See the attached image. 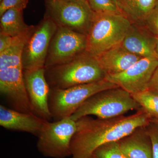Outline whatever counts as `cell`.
Returning <instances> with one entry per match:
<instances>
[{
  "label": "cell",
  "mask_w": 158,
  "mask_h": 158,
  "mask_svg": "<svg viewBox=\"0 0 158 158\" xmlns=\"http://www.w3.org/2000/svg\"><path fill=\"white\" fill-rule=\"evenodd\" d=\"M13 37L0 32V54L7 49L11 45Z\"/></svg>",
  "instance_id": "26"
},
{
  "label": "cell",
  "mask_w": 158,
  "mask_h": 158,
  "mask_svg": "<svg viewBox=\"0 0 158 158\" xmlns=\"http://www.w3.org/2000/svg\"><path fill=\"white\" fill-rule=\"evenodd\" d=\"M0 92L14 110L34 113L26 89L22 65L0 69Z\"/></svg>",
  "instance_id": "11"
},
{
  "label": "cell",
  "mask_w": 158,
  "mask_h": 158,
  "mask_svg": "<svg viewBox=\"0 0 158 158\" xmlns=\"http://www.w3.org/2000/svg\"><path fill=\"white\" fill-rule=\"evenodd\" d=\"M29 0H2L0 3V16L8 9L14 8L23 11Z\"/></svg>",
  "instance_id": "24"
},
{
  "label": "cell",
  "mask_w": 158,
  "mask_h": 158,
  "mask_svg": "<svg viewBox=\"0 0 158 158\" xmlns=\"http://www.w3.org/2000/svg\"><path fill=\"white\" fill-rule=\"evenodd\" d=\"M131 24L122 14L94 12L87 35L86 51L97 57L119 45Z\"/></svg>",
  "instance_id": "3"
},
{
  "label": "cell",
  "mask_w": 158,
  "mask_h": 158,
  "mask_svg": "<svg viewBox=\"0 0 158 158\" xmlns=\"http://www.w3.org/2000/svg\"><path fill=\"white\" fill-rule=\"evenodd\" d=\"M144 24L152 34L158 37V6L148 15Z\"/></svg>",
  "instance_id": "25"
},
{
  "label": "cell",
  "mask_w": 158,
  "mask_h": 158,
  "mask_svg": "<svg viewBox=\"0 0 158 158\" xmlns=\"http://www.w3.org/2000/svg\"><path fill=\"white\" fill-rule=\"evenodd\" d=\"M146 128L152 142L153 158H158V120L152 119Z\"/></svg>",
  "instance_id": "23"
},
{
  "label": "cell",
  "mask_w": 158,
  "mask_h": 158,
  "mask_svg": "<svg viewBox=\"0 0 158 158\" xmlns=\"http://www.w3.org/2000/svg\"><path fill=\"white\" fill-rule=\"evenodd\" d=\"M118 87L106 79L65 89L50 88L48 106L55 121L69 118L88 98L102 90Z\"/></svg>",
  "instance_id": "5"
},
{
  "label": "cell",
  "mask_w": 158,
  "mask_h": 158,
  "mask_svg": "<svg viewBox=\"0 0 158 158\" xmlns=\"http://www.w3.org/2000/svg\"><path fill=\"white\" fill-rule=\"evenodd\" d=\"M118 141L128 158H153L152 142L146 126L138 127Z\"/></svg>",
  "instance_id": "16"
},
{
  "label": "cell",
  "mask_w": 158,
  "mask_h": 158,
  "mask_svg": "<svg viewBox=\"0 0 158 158\" xmlns=\"http://www.w3.org/2000/svg\"><path fill=\"white\" fill-rule=\"evenodd\" d=\"M130 116L108 118L84 116L76 120L77 128L71 141L73 158H91L96 148L102 144L118 141L136 129L146 126L152 118L142 108Z\"/></svg>",
  "instance_id": "1"
},
{
  "label": "cell",
  "mask_w": 158,
  "mask_h": 158,
  "mask_svg": "<svg viewBox=\"0 0 158 158\" xmlns=\"http://www.w3.org/2000/svg\"><path fill=\"white\" fill-rule=\"evenodd\" d=\"M131 95L151 118L158 120V94L147 90Z\"/></svg>",
  "instance_id": "20"
},
{
  "label": "cell",
  "mask_w": 158,
  "mask_h": 158,
  "mask_svg": "<svg viewBox=\"0 0 158 158\" xmlns=\"http://www.w3.org/2000/svg\"><path fill=\"white\" fill-rule=\"evenodd\" d=\"M48 121L34 113H23L0 106V125L6 129L38 136Z\"/></svg>",
  "instance_id": "13"
},
{
  "label": "cell",
  "mask_w": 158,
  "mask_h": 158,
  "mask_svg": "<svg viewBox=\"0 0 158 158\" xmlns=\"http://www.w3.org/2000/svg\"><path fill=\"white\" fill-rule=\"evenodd\" d=\"M158 6V0H119L118 7L132 23L144 25L145 20Z\"/></svg>",
  "instance_id": "17"
},
{
  "label": "cell",
  "mask_w": 158,
  "mask_h": 158,
  "mask_svg": "<svg viewBox=\"0 0 158 158\" xmlns=\"http://www.w3.org/2000/svg\"><path fill=\"white\" fill-rule=\"evenodd\" d=\"M57 28L53 21L45 15L39 24L34 27L23 51V70L44 68L51 40Z\"/></svg>",
  "instance_id": "8"
},
{
  "label": "cell",
  "mask_w": 158,
  "mask_h": 158,
  "mask_svg": "<svg viewBox=\"0 0 158 158\" xmlns=\"http://www.w3.org/2000/svg\"><path fill=\"white\" fill-rule=\"evenodd\" d=\"M91 158H128L120 148L118 141L102 144L96 148Z\"/></svg>",
  "instance_id": "21"
},
{
  "label": "cell",
  "mask_w": 158,
  "mask_h": 158,
  "mask_svg": "<svg viewBox=\"0 0 158 158\" xmlns=\"http://www.w3.org/2000/svg\"><path fill=\"white\" fill-rule=\"evenodd\" d=\"M158 66V59L156 57L142 58L123 72L107 75L105 79L131 94H135L148 90Z\"/></svg>",
  "instance_id": "10"
},
{
  "label": "cell",
  "mask_w": 158,
  "mask_h": 158,
  "mask_svg": "<svg viewBox=\"0 0 158 158\" xmlns=\"http://www.w3.org/2000/svg\"><path fill=\"white\" fill-rule=\"evenodd\" d=\"M76 128V121L70 117L54 122L48 121L37 136L38 151L47 157L65 158L71 156V141Z\"/></svg>",
  "instance_id": "7"
},
{
  "label": "cell",
  "mask_w": 158,
  "mask_h": 158,
  "mask_svg": "<svg viewBox=\"0 0 158 158\" xmlns=\"http://www.w3.org/2000/svg\"><path fill=\"white\" fill-rule=\"evenodd\" d=\"M45 70L50 88L55 89L99 81L104 80L106 75L96 57L86 51L70 61Z\"/></svg>",
  "instance_id": "2"
},
{
  "label": "cell",
  "mask_w": 158,
  "mask_h": 158,
  "mask_svg": "<svg viewBox=\"0 0 158 158\" xmlns=\"http://www.w3.org/2000/svg\"><path fill=\"white\" fill-rule=\"evenodd\" d=\"M113 2H114L117 6H118V2H119V0H113Z\"/></svg>",
  "instance_id": "29"
},
{
  "label": "cell",
  "mask_w": 158,
  "mask_h": 158,
  "mask_svg": "<svg viewBox=\"0 0 158 158\" xmlns=\"http://www.w3.org/2000/svg\"><path fill=\"white\" fill-rule=\"evenodd\" d=\"M34 27L32 26L24 33L13 37L10 46L5 52L0 54V69L22 65V58L23 51Z\"/></svg>",
  "instance_id": "18"
},
{
  "label": "cell",
  "mask_w": 158,
  "mask_h": 158,
  "mask_svg": "<svg viewBox=\"0 0 158 158\" xmlns=\"http://www.w3.org/2000/svg\"><path fill=\"white\" fill-rule=\"evenodd\" d=\"M96 58L106 75L123 72L142 58L125 49L120 44L105 51Z\"/></svg>",
  "instance_id": "15"
},
{
  "label": "cell",
  "mask_w": 158,
  "mask_h": 158,
  "mask_svg": "<svg viewBox=\"0 0 158 158\" xmlns=\"http://www.w3.org/2000/svg\"><path fill=\"white\" fill-rule=\"evenodd\" d=\"M45 6V15L57 27L87 36L94 15L87 0H46Z\"/></svg>",
  "instance_id": "6"
},
{
  "label": "cell",
  "mask_w": 158,
  "mask_h": 158,
  "mask_svg": "<svg viewBox=\"0 0 158 158\" xmlns=\"http://www.w3.org/2000/svg\"><path fill=\"white\" fill-rule=\"evenodd\" d=\"M155 52L156 56L158 59V37H156V40Z\"/></svg>",
  "instance_id": "28"
},
{
  "label": "cell",
  "mask_w": 158,
  "mask_h": 158,
  "mask_svg": "<svg viewBox=\"0 0 158 158\" xmlns=\"http://www.w3.org/2000/svg\"><path fill=\"white\" fill-rule=\"evenodd\" d=\"M2 0H0V2H1V1H2Z\"/></svg>",
  "instance_id": "31"
},
{
  "label": "cell",
  "mask_w": 158,
  "mask_h": 158,
  "mask_svg": "<svg viewBox=\"0 0 158 158\" xmlns=\"http://www.w3.org/2000/svg\"><path fill=\"white\" fill-rule=\"evenodd\" d=\"M64 1H79V0H64Z\"/></svg>",
  "instance_id": "30"
},
{
  "label": "cell",
  "mask_w": 158,
  "mask_h": 158,
  "mask_svg": "<svg viewBox=\"0 0 158 158\" xmlns=\"http://www.w3.org/2000/svg\"><path fill=\"white\" fill-rule=\"evenodd\" d=\"M87 1L90 9L94 13L122 14L118 6L113 0H87Z\"/></svg>",
  "instance_id": "22"
},
{
  "label": "cell",
  "mask_w": 158,
  "mask_h": 158,
  "mask_svg": "<svg viewBox=\"0 0 158 158\" xmlns=\"http://www.w3.org/2000/svg\"><path fill=\"white\" fill-rule=\"evenodd\" d=\"M44 68L23 70L24 80L33 112L49 121L52 118L48 106L50 87L45 77Z\"/></svg>",
  "instance_id": "12"
},
{
  "label": "cell",
  "mask_w": 158,
  "mask_h": 158,
  "mask_svg": "<svg viewBox=\"0 0 158 158\" xmlns=\"http://www.w3.org/2000/svg\"><path fill=\"white\" fill-rule=\"evenodd\" d=\"M139 26L132 23L120 44L125 49L141 58H157L155 52L157 37L151 35L146 27L144 29Z\"/></svg>",
  "instance_id": "14"
},
{
  "label": "cell",
  "mask_w": 158,
  "mask_h": 158,
  "mask_svg": "<svg viewBox=\"0 0 158 158\" xmlns=\"http://www.w3.org/2000/svg\"><path fill=\"white\" fill-rule=\"evenodd\" d=\"M141 108L131 94L117 87L102 90L90 97L70 118L75 121L90 115L98 118H112Z\"/></svg>",
  "instance_id": "4"
},
{
  "label": "cell",
  "mask_w": 158,
  "mask_h": 158,
  "mask_svg": "<svg viewBox=\"0 0 158 158\" xmlns=\"http://www.w3.org/2000/svg\"><path fill=\"white\" fill-rule=\"evenodd\" d=\"M87 36L62 27H58L52 38L44 65L45 69L70 61L85 52Z\"/></svg>",
  "instance_id": "9"
},
{
  "label": "cell",
  "mask_w": 158,
  "mask_h": 158,
  "mask_svg": "<svg viewBox=\"0 0 158 158\" xmlns=\"http://www.w3.org/2000/svg\"><path fill=\"white\" fill-rule=\"evenodd\" d=\"M0 24V32L13 37L24 33L32 26L25 23L23 11L14 8L8 9L1 15Z\"/></svg>",
  "instance_id": "19"
},
{
  "label": "cell",
  "mask_w": 158,
  "mask_h": 158,
  "mask_svg": "<svg viewBox=\"0 0 158 158\" xmlns=\"http://www.w3.org/2000/svg\"><path fill=\"white\" fill-rule=\"evenodd\" d=\"M148 90L158 95V66L151 79Z\"/></svg>",
  "instance_id": "27"
}]
</instances>
